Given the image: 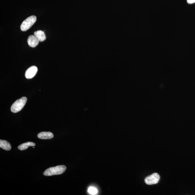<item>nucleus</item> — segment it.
Wrapping results in <instances>:
<instances>
[{
    "instance_id": "f257e3e1",
    "label": "nucleus",
    "mask_w": 195,
    "mask_h": 195,
    "mask_svg": "<svg viewBox=\"0 0 195 195\" xmlns=\"http://www.w3.org/2000/svg\"><path fill=\"white\" fill-rule=\"evenodd\" d=\"M66 167L64 165H60L56 167H50L43 172L45 176H51L63 174L66 169Z\"/></svg>"
},
{
    "instance_id": "f03ea898",
    "label": "nucleus",
    "mask_w": 195,
    "mask_h": 195,
    "mask_svg": "<svg viewBox=\"0 0 195 195\" xmlns=\"http://www.w3.org/2000/svg\"><path fill=\"white\" fill-rule=\"evenodd\" d=\"M27 100L26 97H23L16 101L12 105L11 110L13 113H17L23 108Z\"/></svg>"
},
{
    "instance_id": "7ed1b4c3",
    "label": "nucleus",
    "mask_w": 195,
    "mask_h": 195,
    "mask_svg": "<svg viewBox=\"0 0 195 195\" xmlns=\"http://www.w3.org/2000/svg\"><path fill=\"white\" fill-rule=\"evenodd\" d=\"M37 21V18L35 16H31L25 20L21 23V30L22 31H26L29 29Z\"/></svg>"
},
{
    "instance_id": "20e7f679",
    "label": "nucleus",
    "mask_w": 195,
    "mask_h": 195,
    "mask_svg": "<svg viewBox=\"0 0 195 195\" xmlns=\"http://www.w3.org/2000/svg\"><path fill=\"white\" fill-rule=\"evenodd\" d=\"M160 177L157 173H154L146 177L144 181L146 184L149 185L155 184L158 183Z\"/></svg>"
},
{
    "instance_id": "39448f33",
    "label": "nucleus",
    "mask_w": 195,
    "mask_h": 195,
    "mask_svg": "<svg viewBox=\"0 0 195 195\" xmlns=\"http://www.w3.org/2000/svg\"><path fill=\"white\" fill-rule=\"evenodd\" d=\"M38 69L36 66H33L29 68L26 72L25 76L27 79L32 78L36 75Z\"/></svg>"
},
{
    "instance_id": "423d86ee",
    "label": "nucleus",
    "mask_w": 195,
    "mask_h": 195,
    "mask_svg": "<svg viewBox=\"0 0 195 195\" xmlns=\"http://www.w3.org/2000/svg\"><path fill=\"white\" fill-rule=\"evenodd\" d=\"M27 41L29 45L32 48H35L37 46L40 42L38 39L33 35H31L28 37Z\"/></svg>"
},
{
    "instance_id": "0eeeda50",
    "label": "nucleus",
    "mask_w": 195,
    "mask_h": 195,
    "mask_svg": "<svg viewBox=\"0 0 195 195\" xmlns=\"http://www.w3.org/2000/svg\"><path fill=\"white\" fill-rule=\"evenodd\" d=\"M54 136V134L50 132H40L37 135L39 139H51L53 138Z\"/></svg>"
},
{
    "instance_id": "6e6552de",
    "label": "nucleus",
    "mask_w": 195,
    "mask_h": 195,
    "mask_svg": "<svg viewBox=\"0 0 195 195\" xmlns=\"http://www.w3.org/2000/svg\"><path fill=\"white\" fill-rule=\"evenodd\" d=\"M34 34L40 42H43L46 39V35L43 31H38L35 32Z\"/></svg>"
},
{
    "instance_id": "1a4fd4ad",
    "label": "nucleus",
    "mask_w": 195,
    "mask_h": 195,
    "mask_svg": "<svg viewBox=\"0 0 195 195\" xmlns=\"http://www.w3.org/2000/svg\"><path fill=\"white\" fill-rule=\"evenodd\" d=\"M0 147L7 151L10 150L11 146L9 142L6 140H0Z\"/></svg>"
},
{
    "instance_id": "9d476101",
    "label": "nucleus",
    "mask_w": 195,
    "mask_h": 195,
    "mask_svg": "<svg viewBox=\"0 0 195 195\" xmlns=\"http://www.w3.org/2000/svg\"><path fill=\"white\" fill-rule=\"evenodd\" d=\"M36 145L34 143L31 142H28L25 143L21 144L18 146V149L20 150H24L28 149L29 146H34Z\"/></svg>"
},
{
    "instance_id": "9b49d317",
    "label": "nucleus",
    "mask_w": 195,
    "mask_h": 195,
    "mask_svg": "<svg viewBox=\"0 0 195 195\" xmlns=\"http://www.w3.org/2000/svg\"><path fill=\"white\" fill-rule=\"evenodd\" d=\"M88 192L91 195H96L98 193V190L96 188L91 186L88 188Z\"/></svg>"
},
{
    "instance_id": "f8f14e48",
    "label": "nucleus",
    "mask_w": 195,
    "mask_h": 195,
    "mask_svg": "<svg viewBox=\"0 0 195 195\" xmlns=\"http://www.w3.org/2000/svg\"><path fill=\"white\" fill-rule=\"evenodd\" d=\"M187 2L189 4H192L195 3V0H187Z\"/></svg>"
}]
</instances>
